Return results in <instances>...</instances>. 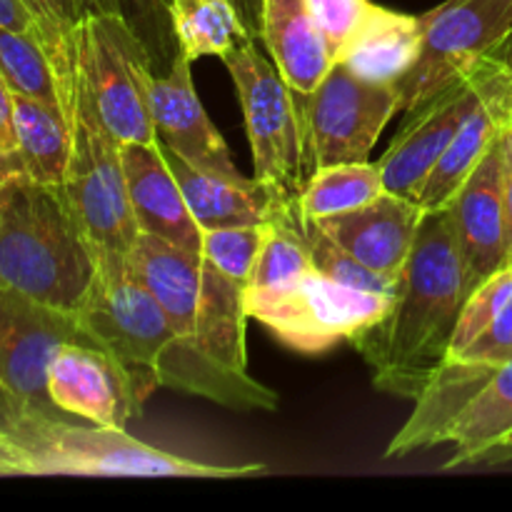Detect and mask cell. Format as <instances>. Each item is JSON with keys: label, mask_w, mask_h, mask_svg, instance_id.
<instances>
[{"label": "cell", "mask_w": 512, "mask_h": 512, "mask_svg": "<svg viewBox=\"0 0 512 512\" xmlns=\"http://www.w3.org/2000/svg\"><path fill=\"white\" fill-rule=\"evenodd\" d=\"M465 298L450 210H425L390 308L350 340L368 363L375 388L415 403L445 363Z\"/></svg>", "instance_id": "1"}, {"label": "cell", "mask_w": 512, "mask_h": 512, "mask_svg": "<svg viewBox=\"0 0 512 512\" xmlns=\"http://www.w3.org/2000/svg\"><path fill=\"white\" fill-rule=\"evenodd\" d=\"M93 280V253L63 185L28 173L0 180V285L75 315Z\"/></svg>", "instance_id": "2"}, {"label": "cell", "mask_w": 512, "mask_h": 512, "mask_svg": "<svg viewBox=\"0 0 512 512\" xmlns=\"http://www.w3.org/2000/svg\"><path fill=\"white\" fill-rule=\"evenodd\" d=\"M3 428L23 445L35 475L233 480L265 473L260 463L213 465L180 458L133 438L125 428L70 423L48 410L3 408Z\"/></svg>", "instance_id": "3"}, {"label": "cell", "mask_w": 512, "mask_h": 512, "mask_svg": "<svg viewBox=\"0 0 512 512\" xmlns=\"http://www.w3.org/2000/svg\"><path fill=\"white\" fill-rule=\"evenodd\" d=\"M203 298L195 325L165 350L158 365L160 388L205 398L223 408L273 413L280 395L248 373L245 353V285L203 258Z\"/></svg>", "instance_id": "4"}, {"label": "cell", "mask_w": 512, "mask_h": 512, "mask_svg": "<svg viewBox=\"0 0 512 512\" xmlns=\"http://www.w3.org/2000/svg\"><path fill=\"white\" fill-rule=\"evenodd\" d=\"M153 60L125 15H85L78 35V90L105 133L118 143H158L150 115Z\"/></svg>", "instance_id": "5"}, {"label": "cell", "mask_w": 512, "mask_h": 512, "mask_svg": "<svg viewBox=\"0 0 512 512\" xmlns=\"http://www.w3.org/2000/svg\"><path fill=\"white\" fill-rule=\"evenodd\" d=\"M70 130L73 153L63 190L80 233L90 245L95 273L125 270L140 230L130 205L120 143L105 133L98 118L80 100H75Z\"/></svg>", "instance_id": "6"}, {"label": "cell", "mask_w": 512, "mask_h": 512, "mask_svg": "<svg viewBox=\"0 0 512 512\" xmlns=\"http://www.w3.org/2000/svg\"><path fill=\"white\" fill-rule=\"evenodd\" d=\"M243 105L255 178L298 198L308 180L303 110L290 88L255 45V38L223 58Z\"/></svg>", "instance_id": "7"}, {"label": "cell", "mask_w": 512, "mask_h": 512, "mask_svg": "<svg viewBox=\"0 0 512 512\" xmlns=\"http://www.w3.org/2000/svg\"><path fill=\"white\" fill-rule=\"evenodd\" d=\"M418 18V58L395 83L400 113H413L500 53L512 35V0H445Z\"/></svg>", "instance_id": "8"}, {"label": "cell", "mask_w": 512, "mask_h": 512, "mask_svg": "<svg viewBox=\"0 0 512 512\" xmlns=\"http://www.w3.org/2000/svg\"><path fill=\"white\" fill-rule=\"evenodd\" d=\"M393 295L368 293L310 270L285 288L245 295L248 318L263 323L285 348L318 355L353 340L383 318Z\"/></svg>", "instance_id": "9"}, {"label": "cell", "mask_w": 512, "mask_h": 512, "mask_svg": "<svg viewBox=\"0 0 512 512\" xmlns=\"http://www.w3.org/2000/svg\"><path fill=\"white\" fill-rule=\"evenodd\" d=\"M75 320L90 343L123 365L143 403L160 388L158 365L175 340V330L163 305L128 268L95 273Z\"/></svg>", "instance_id": "10"}, {"label": "cell", "mask_w": 512, "mask_h": 512, "mask_svg": "<svg viewBox=\"0 0 512 512\" xmlns=\"http://www.w3.org/2000/svg\"><path fill=\"white\" fill-rule=\"evenodd\" d=\"M305 100V160L308 175L318 168L365 163L378 145L380 133L400 113L395 85L358 78L335 63L323 83Z\"/></svg>", "instance_id": "11"}, {"label": "cell", "mask_w": 512, "mask_h": 512, "mask_svg": "<svg viewBox=\"0 0 512 512\" xmlns=\"http://www.w3.org/2000/svg\"><path fill=\"white\" fill-rule=\"evenodd\" d=\"M505 65L508 60L498 53L490 55L458 83L408 113V125L378 160L388 193L418 200L430 170L455 138L463 120L488 98Z\"/></svg>", "instance_id": "12"}, {"label": "cell", "mask_w": 512, "mask_h": 512, "mask_svg": "<svg viewBox=\"0 0 512 512\" xmlns=\"http://www.w3.org/2000/svg\"><path fill=\"white\" fill-rule=\"evenodd\" d=\"M83 338L75 315L0 285V408L58 413L45 388L48 365L60 345Z\"/></svg>", "instance_id": "13"}, {"label": "cell", "mask_w": 512, "mask_h": 512, "mask_svg": "<svg viewBox=\"0 0 512 512\" xmlns=\"http://www.w3.org/2000/svg\"><path fill=\"white\" fill-rule=\"evenodd\" d=\"M45 388L58 413L103 428H125L143 410L123 365L88 338L68 340L55 350Z\"/></svg>", "instance_id": "14"}, {"label": "cell", "mask_w": 512, "mask_h": 512, "mask_svg": "<svg viewBox=\"0 0 512 512\" xmlns=\"http://www.w3.org/2000/svg\"><path fill=\"white\" fill-rule=\"evenodd\" d=\"M445 208L453 220L463 260L465 293L470 295L483 280L508 265V213L500 138Z\"/></svg>", "instance_id": "15"}, {"label": "cell", "mask_w": 512, "mask_h": 512, "mask_svg": "<svg viewBox=\"0 0 512 512\" xmlns=\"http://www.w3.org/2000/svg\"><path fill=\"white\" fill-rule=\"evenodd\" d=\"M190 65L193 63L178 50L170 73L165 78L153 75L150 80V115H153L155 133L165 148L195 168L240 175L228 143L208 118L195 93Z\"/></svg>", "instance_id": "16"}, {"label": "cell", "mask_w": 512, "mask_h": 512, "mask_svg": "<svg viewBox=\"0 0 512 512\" xmlns=\"http://www.w3.org/2000/svg\"><path fill=\"white\" fill-rule=\"evenodd\" d=\"M425 210L415 200L385 190L363 208L318 220L320 228L353 258L398 280L410 258Z\"/></svg>", "instance_id": "17"}, {"label": "cell", "mask_w": 512, "mask_h": 512, "mask_svg": "<svg viewBox=\"0 0 512 512\" xmlns=\"http://www.w3.org/2000/svg\"><path fill=\"white\" fill-rule=\"evenodd\" d=\"M130 205L140 233L200 253L203 230L195 223L185 195L165 160L163 143H120Z\"/></svg>", "instance_id": "18"}, {"label": "cell", "mask_w": 512, "mask_h": 512, "mask_svg": "<svg viewBox=\"0 0 512 512\" xmlns=\"http://www.w3.org/2000/svg\"><path fill=\"white\" fill-rule=\"evenodd\" d=\"M165 160L178 180L190 213L200 230L230 228V225L270 223L293 198L260 178L223 175L195 168L163 145Z\"/></svg>", "instance_id": "19"}, {"label": "cell", "mask_w": 512, "mask_h": 512, "mask_svg": "<svg viewBox=\"0 0 512 512\" xmlns=\"http://www.w3.org/2000/svg\"><path fill=\"white\" fill-rule=\"evenodd\" d=\"M258 35L278 73L298 95L313 93L335 65L305 0H263Z\"/></svg>", "instance_id": "20"}, {"label": "cell", "mask_w": 512, "mask_h": 512, "mask_svg": "<svg viewBox=\"0 0 512 512\" xmlns=\"http://www.w3.org/2000/svg\"><path fill=\"white\" fill-rule=\"evenodd\" d=\"M512 93V65L508 63L495 80L493 90L488 98L463 120L460 130L435 168L430 170L428 180H425L423 190H420L415 203L423 210H440L453 200L458 193L460 185L470 178L480 160L485 158L495 140L500 138V128H503L505 108H508V98Z\"/></svg>", "instance_id": "21"}, {"label": "cell", "mask_w": 512, "mask_h": 512, "mask_svg": "<svg viewBox=\"0 0 512 512\" xmlns=\"http://www.w3.org/2000/svg\"><path fill=\"white\" fill-rule=\"evenodd\" d=\"M420 50L418 15L395 13L373 5L370 15L335 63L345 65L358 78L395 85L410 68Z\"/></svg>", "instance_id": "22"}, {"label": "cell", "mask_w": 512, "mask_h": 512, "mask_svg": "<svg viewBox=\"0 0 512 512\" xmlns=\"http://www.w3.org/2000/svg\"><path fill=\"white\" fill-rule=\"evenodd\" d=\"M508 435H512V360L498 368V373L458 415L448 433L453 455L445 460L443 470L473 468Z\"/></svg>", "instance_id": "23"}, {"label": "cell", "mask_w": 512, "mask_h": 512, "mask_svg": "<svg viewBox=\"0 0 512 512\" xmlns=\"http://www.w3.org/2000/svg\"><path fill=\"white\" fill-rule=\"evenodd\" d=\"M15 133L23 170L45 185H63L73 153L68 115L40 100L13 93Z\"/></svg>", "instance_id": "24"}, {"label": "cell", "mask_w": 512, "mask_h": 512, "mask_svg": "<svg viewBox=\"0 0 512 512\" xmlns=\"http://www.w3.org/2000/svg\"><path fill=\"white\" fill-rule=\"evenodd\" d=\"M168 18L178 50L195 63L233 53L255 38L233 0H168Z\"/></svg>", "instance_id": "25"}, {"label": "cell", "mask_w": 512, "mask_h": 512, "mask_svg": "<svg viewBox=\"0 0 512 512\" xmlns=\"http://www.w3.org/2000/svg\"><path fill=\"white\" fill-rule=\"evenodd\" d=\"M385 193L383 173L378 163H343L318 168L308 175L303 190L295 198V210L305 223L350 213Z\"/></svg>", "instance_id": "26"}, {"label": "cell", "mask_w": 512, "mask_h": 512, "mask_svg": "<svg viewBox=\"0 0 512 512\" xmlns=\"http://www.w3.org/2000/svg\"><path fill=\"white\" fill-rule=\"evenodd\" d=\"M35 23V35L48 53L55 70L60 98L68 120L75 110L78 90V35L83 23V10L78 0H23Z\"/></svg>", "instance_id": "27"}, {"label": "cell", "mask_w": 512, "mask_h": 512, "mask_svg": "<svg viewBox=\"0 0 512 512\" xmlns=\"http://www.w3.org/2000/svg\"><path fill=\"white\" fill-rule=\"evenodd\" d=\"M0 78L10 93L55 105L65 113L55 70L35 33L0 28Z\"/></svg>", "instance_id": "28"}, {"label": "cell", "mask_w": 512, "mask_h": 512, "mask_svg": "<svg viewBox=\"0 0 512 512\" xmlns=\"http://www.w3.org/2000/svg\"><path fill=\"white\" fill-rule=\"evenodd\" d=\"M300 223H303L305 238H308L310 253H313V263L318 273L328 275L330 280H338L343 285H350V288L368 290V293L378 295H395L398 280L385 278V275L375 273L368 265L360 263L348 250L340 248L318 223H305V220H300Z\"/></svg>", "instance_id": "29"}, {"label": "cell", "mask_w": 512, "mask_h": 512, "mask_svg": "<svg viewBox=\"0 0 512 512\" xmlns=\"http://www.w3.org/2000/svg\"><path fill=\"white\" fill-rule=\"evenodd\" d=\"M268 235V223L263 225H230V228L203 230L200 255L223 275L235 283H248L253 265L258 260L260 248Z\"/></svg>", "instance_id": "30"}, {"label": "cell", "mask_w": 512, "mask_h": 512, "mask_svg": "<svg viewBox=\"0 0 512 512\" xmlns=\"http://www.w3.org/2000/svg\"><path fill=\"white\" fill-rule=\"evenodd\" d=\"M333 60L343 55L375 3L370 0H305Z\"/></svg>", "instance_id": "31"}, {"label": "cell", "mask_w": 512, "mask_h": 512, "mask_svg": "<svg viewBox=\"0 0 512 512\" xmlns=\"http://www.w3.org/2000/svg\"><path fill=\"white\" fill-rule=\"evenodd\" d=\"M15 173H25V170L18 150V133H15L13 93L0 78V180Z\"/></svg>", "instance_id": "32"}, {"label": "cell", "mask_w": 512, "mask_h": 512, "mask_svg": "<svg viewBox=\"0 0 512 512\" xmlns=\"http://www.w3.org/2000/svg\"><path fill=\"white\" fill-rule=\"evenodd\" d=\"M0 475H35L33 460L3 425H0Z\"/></svg>", "instance_id": "33"}, {"label": "cell", "mask_w": 512, "mask_h": 512, "mask_svg": "<svg viewBox=\"0 0 512 512\" xmlns=\"http://www.w3.org/2000/svg\"><path fill=\"white\" fill-rule=\"evenodd\" d=\"M510 103V98H508ZM500 145H503V183H505V213H508V263H512V113L505 108L503 128H500Z\"/></svg>", "instance_id": "34"}, {"label": "cell", "mask_w": 512, "mask_h": 512, "mask_svg": "<svg viewBox=\"0 0 512 512\" xmlns=\"http://www.w3.org/2000/svg\"><path fill=\"white\" fill-rule=\"evenodd\" d=\"M0 28L35 33V23L23 0H0Z\"/></svg>", "instance_id": "35"}, {"label": "cell", "mask_w": 512, "mask_h": 512, "mask_svg": "<svg viewBox=\"0 0 512 512\" xmlns=\"http://www.w3.org/2000/svg\"><path fill=\"white\" fill-rule=\"evenodd\" d=\"M133 3L135 0H78L83 15H125V18H128V5ZM158 3L168 5V0H158Z\"/></svg>", "instance_id": "36"}, {"label": "cell", "mask_w": 512, "mask_h": 512, "mask_svg": "<svg viewBox=\"0 0 512 512\" xmlns=\"http://www.w3.org/2000/svg\"><path fill=\"white\" fill-rule=\"evenodd\" d=\"M478 468H498V465H512V435L500 440L495 448H490L483 458L478 460Z\"/></svg>", "instance_id": "37"}, {"label": "cell", "mask_w": 512, "mask_h": 512, "mask_svg": "<svg viewBox=\"0 0 512 512\" xmlns=\"http://www.w3.org/2000/svg\"><path fill=\"white\" fill-rule=\"evenodd\" d=\"M233 3L238 5L243 20L248 23V28L253 30L255 38H258V33H260V3H263V0H233Z\"/></svg>", "instance_id": "38"}, {"label": "cell", "mask_w": 512, "mask_h": 512, "mask_svg": "<svg viewBox=\"0 0 512 512\" xmlns=\"http://www.w3.org/2000/svg\"><path fill=\"white\" fill-rule=\"evenodd\" d=\"M508 105H510V113H512V93H510V103Z\"/></svg>", "instance_id": "39"}, {"label": "cell", "mask_w": 512, "mask_h": 512, "mask_svg": "<svg viewBox=\"0 0 512 512\" xmlns=\"http://www.w3.org/2000/svg\"><path fill=\"white\" fill-rule=\"evenodd\" d=\"M510 65H512V63H510Z\"/></svg>", "instance_id": "40"}]
</instances>
